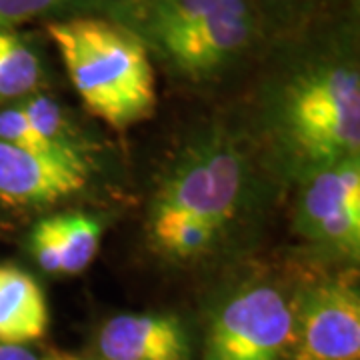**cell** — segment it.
<instances>
[{"instance_id": "2", "label": "cell", "mask_w": 360, "mask_h": 360, "mask_svg": "<svg viewBox=\"0 0 360 360\" xmlns=\"http://www.w3.org/2000/svg\"><path fill=\"white\" fill-rule=\"evenodd\" d=\"M49 37L90 115L115 129L155 115V68L136 32L103 18L75 16L51 22Z\"/></svg>"}, {"instance_id": "14", "label": "cell", "mask_w": 360, "mask_h": 360, "mask_svg": "<svg viewBox=\"0 0 360 360\" xmlns=\"http://www.w3.org/2000/svg\"><path fill=\"white\" fill-rule=\"evenodd\" d=\"M0 142L13 144V146H18L26 153L44 156L51 160H58V162H65L70 167L90 170L86 156L70 153L63 146L51 142L49 139H44L39 130L32 127V122L28 120L25 110L20 108V104L0 110Z\"/></svg>"}, {"instance_id": "6", "label": "cell", "mask_w": 360, "mask_h": 360, "mask_svg": "<svg viewBox=\"0 0 360 360\" xmlns=\"http://www.w3.org/2000/svg\"><path fill=\"white\" fill-rule=\"evenodd\" d=\"M296 231L324 252L359 258V156L304 174L296 202Z\"/></svg>"}, {"instance_id": "10", "label": "cell", "mask_w": 360, "mask_h": 360, "mask_svg": "<svg viewBox=\"0 0 360 360\" xmlns=\"http://www.w3.org/2000/svg\"><path fill=\"white\" fill-rule=\"evenodd\" d=\"M49 302L40 284L22 269L0 264V342L26 345L49 328Z\"/></svg>"}, {"instance_id": "4", "label": "cell", "mask_w": 360, "mask_h": 360, "mask_svg": "<svg viewBox=\"0 0 360 360\" xmlns=\"http://www.w3.org/2000/svg\"><path fill=\"white\" fill-rule=\"evenodd\" d=\"M292 314L272 284H248L217 310L202 360H283Z\"/></svg>"}, {"instance_id": "17", "label": "cell", "mask_w": 360, "mask_h": 360, "mask_svg": "<svg viewBox=\"0 0 360 360\" xmlns=\"http://www.w3.org/2000/svg\"><path fill=\"white\" fill-rule=\"evenodd\" d=\"M30 250L42 270L49 274H63V257L54 219H42L30 232Z\"/></svg>"}, {"instance_id": "8", "label": "cell", "mask_w": 360, "mask_h": 360, "mask_svg": "<svg viewBox=\"0 0 360 360\" xmlns=\"http://www.w3.org/2000/svg\"><path fill=\"white\" fill-rule=\"evenodd\" d=\"M103 360H191V338L174 314L127 312L106 321L98 333Z\"/></svg>"}, {"instance_id": "1", "label": "cell", "mask_w": 360, "mask_h": 360, "mask_svg": "<svg viewBox=\"0 0 360 360\" xmlns=\"http://www.w3.org/2000/svg\"><path fill=\"white\" fill-rule=\"evenodd\" d=\"M250 167L222 130L188 142L167 168L148 210V236L158 255L191 262L210 255L245 210Z\"/></svg>"}, {"instance_id": "13", "label": "cell", "mask_w": 360, "mask_h": 360, "mask_svg": "<svg viewBox=\"0 0 360 360\" xmlns=\"http://www.w3.org/2000/svg\"><path fill=\"white\" fill-rule=\"evenodd\" d=\"M214 4L217 0H136V25L142 37L153 44L168 32L196 20Z\"/></svg>"}, {"instance_id": "11", "label": "cell", "mask_w": 360, "mask_h": 360, "mask_svg": "<svg viewBox=\"0 0 360 360\" xmlns=\"http://www.w3.org/2000/svg\"><path fill=\"white\" fill-rule=\"evenodd\" d=\"M42 80L37 52L11 28L0 26V101L30 94Z\"/></svg>"}, {"instance_id": "15", "label": "cell", "mask_w": 360, "mask_h": 360, "mask_svg": "<svg viewBox=\"0 0 360 360\" xmlns=\"http://www.w3.org/2000/svg\"><path fill=\"white\" fill-rule=\"evenodd\" d=\"M20 108L25 110L32 127L39 130L44 139H49L70 153L86 156L82 144H80V139H78V132L68 122L60 104L54 103L49 96H30L20 104Z\"/></svg>"}, {"instance_id": "3", "label": "cell", "mask_w": 360, "mask_h": 360, "mask_svg": "<svg viewBox=\"0 0 360 360\" xmlns=\"http://www.w3.org/2000/svg\"><path fill=\"white\" fill-rule=\"evenodd\" d=\"M270 129L300 174L356 158L360 150V80L350 65L298 72L270 106Z\"/></svg>"}, {"instance_id": "12", "label": "cell", "mask_w": 360, "mask_h": 360, "mask_svg": "<svg viewBox=\"0 0 360 360\" xmlns=\"http://www.w3.org/2000/svg\"><path fill=\"white\" fill-rule=\"evenodd\" d=\"M58 234L63 274H80L98 255L103 240V222L86 212L54 214Z\"/></svg>"}, {"instance_id": "18", "label": "cell", "mask_w": 360, "mask_h": 360, "mask_svg": "<svg viewBox=\"0 0 360 360\" xmlns=\"http://www.w3.org/2000/svg\"><path fill=\"white\" fill-rule=\"evenodd\" d=\"M0 360H40L25 345H2L0 342Z\"/></svg>"}, {"instance_id": "16", "label": "cell", "mask_w": 360, "mask_h": 360, "mask_svg": "<svg viewBox=\"0 0 360 360\" xmlns=\"http://www.w3.org/2000/svg\"><path fill=\"white\" fill-rule=\"evenodd\" d=\"M86 2L89 0H0V26L11 28L30 18L68 13Z\"/></svg>"}, {"instance_id": "9", "label": "cell", "mask_w": 360, "mask_h": 360, "mask_svg": "<svg viewBox=\"0 0 360 360\" xmlns=\"http://www.w3.org/2000/svg\"><path fill=\"white\" fill-rule=\"evenodd\" d=\"M89 174L90 170L0 142V200L8 205H54L80 193Z\"/></svg>"}, {"instance_id": "5", "label": "cell", "mask_w": 360, "mask_h": 360, "mask_svg": "<svg viewBox=\"0 0 360 360\" xmlns=\"http://www.w3.org/2000/svg\"><path fill=\"white\" fill-rule=\"evenodd\" d=\"M290 314L295 360L360 359V298L352 274L307 286Z\"/></svg>"}, {"instance_id": "7", "label": "cell", "mask_w": 360, "mask_h": 360, "mask_svg": "<svg viewBox=\"0 0 360 360\" xmlns=\"http://www.w3.org/2000/svg\"><path fill=\"white\" fill-rule=\"evenodd\" d=\"M255 30L246 0H217L196 20L153 42L162 58L179 75L200 80L220 72L234 60Z\"/></svg>"}]
</instances>
